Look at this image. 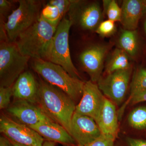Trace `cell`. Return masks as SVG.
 <instances>
[{
    "mask_svg": "<svg viewBox=\"0 0 146 146\" xmlns=\"http://www.w3.org/2000/svg\"><path fill=\"white\" fill-rule=\"evenodd\" d=\"M144 28L145 33H146V21L145 22V23H144Z\"/></svg>",
    "mask_w": 146,
    "mask_h": 146,
    "instance_id": "cell-34",
    "label": "cell"
},
{
    "mask_svg": "<svg viewBox=\"0 0 146 146\" xmlns=\"http://www.w3.org/2000/svg\"><path fill=\"white\" fill-rule=\"evenodd\" d=\"M29 127L35 130L46 141L58 143L65 146L78 145L65 129L53 121L42 122Z\"/></svg>",
    "mask_w": 146,
    "mask_h": 146,
    "instance_id": "cell-14",
    "label": "cell"
},
{
    "mask_svg": "<svg viewBox=\"0 0 146 146\" xmlns=\"http://www.w3.org/2000/svg\"><path fill=\"white\" fill-rule=\"evenodd\" d=\"M125 144L126 146H146V139L127 137Z\"/></svg>",
    "mask_w": 146,
    "mask_h": 146,
    "instance_id": "cell-29",
    "label": "cell"
},
{
    "mask_svg": "<svg viewBox=\"0 0 146 146\" xmlns=\"http://www.w3.org/2000/svg\"><path fill=\"white\" fill-rule=\"evenodd\" d=\"M121 22L124 29L136 30L141 18L146 13V1L124 0Z\"/></svg>",
    "mask_w": 146,
    "mask_h": 146,
    "instance_id": "cell-16",
    "label": "cell"
},
{
    "mask_svg": "<svg viewBox=\"0 0 146 146\" xmlns=\"http://www.w3.org/2000/svg\"><path fill=\"white\" fill-rule=\"evenodd\" d=\"M95 31L102 37L112 36L116 31L115 22L108 19L102 21Z\"/></svg>",
    "mask_w": 146,
    "mask_h": 146,
    "instance_id": "cell-24",
    "label": "cell"
},
{
    "mask_svg": "<svg viewBox=\"0 0 146 146\" xmlns=\"http://www.w3.org/2000/svg\"><path fill=\"white\" fill-rule=\"evenodd\" d=\"M11 142V143L12 144V145H13V146H24L23 145H19V144L16 143H15V142H13V141H12L9 140Z\"/></svg>",
    "mask_w": 146,
    "mask_h": 146,
    "instance_id": "cell-33",
    "label": "cell"
},
{
    "mask_svg": "<svg viewBox=\"0 0 146 146\" xmlns=\"http://www.w3.org/2000/svg\"><path fill=\"white\" fill-rule=\"evenodd\" d=\"M118 116L115 104L106 98L101 112L96 121L102 134L117 138L119 129Z\"/></svg>",
    "mask_w": 146,
    "mask_h": 146,
    "instance_id": "cell-17",
    "label": "cell"
},
{
    "mask_svg": "<svg viewBox=\"0 0 146 146\" xmlns=\"http://www.w3.org/2000/svg\"><path fill=\"white\" fill-rule=\"evenodd\" d=\"M13 96L12 86H0V109H7L10 105L11 98Z\"/></svg>",
    "mask_w": 146,
    "mask_h": 146,
    "instance_id": "cell-25",
    "label": "cell"
},
{
    "mask_svg": "<svg viewBox=\"0 0 146 146\" xmlns=\"http://www.w3.org/2000/svg\"><path fill=\"white\" fill-rule=\"evenodd\" d=\"M36 104L52 121L62 126L71 135V124L76 103L67 94L45 80H39Z\"/></svg>",
    "mask_w": 146,
    "mask_h": 146,
    "instance_id": "cell-1",
    "label": "cell"
},
{
    "mask_svg": "<svg viewBox=\"0 0 146 146\" xmlns=\"http://www.w3.org/2000/svg\"><path fill=\"white\" fill-rule=\"evenodd\" d=\"M116 137L111 135L102 134L96 140L85 146H116Z\"/></svg>",
    "mask_w": 146,
    "mask_h": 146,
    "instance_id": "cell-26",
    "label": "cell"
},
{
    "mask_svg": "<svg viewBox=\"0 0 146 146\" xmlns=\"http://www.w3.org/2000/svg\"><path fill=\"white\" fill-rule=\"evenodd\" d=\"M0 146H13L8 138L5 136L0 137Z\"/></svg>",
    "mask_w": 146,
    "mask_h": 146,
    "instance_id": "cell-31",
    "label": "cell"
},
{
    "mask_svg": "<svg viewBox=\"0 0 146 146\" xmlns=\"http://www.w3.org/2000/svg\"><path fill=\"white\" fill-rule=\"evenodd\" d=\"M108 50L107 46L95 45L84 50L80 55V61L83 70L94 83L98 82L102 76L105 58Z\"/></svg>",
    "mask_w": 146,
    "mask_h": 146,
    "instance_id": "cell-13",
    "label": "cell"
},
{
    "mask_svg": "<svg viewBox=\"0 0 146 146\" xmlns=\"http://www.w3.org/2000/svg\"><path fill=\"white\" fill-rule=\"evenodd\" d=\"M102 134L93 118L75 112L71 124V135L78 145L85 146Z\"/></svg>",
    "mask_w": 146,
    "mask_h": 146,
    "instance_id": "cell-12",
    "label": "cell"
},
{
    "mask_svg": "<svg viewBox=\"0 0 146 146\" xmlns=\"http://www.w3.org/2000/svg\"><path fill=\"white\" fill-rule=\"evenodd\" d=\"M72 23L65 17L56 28L50 42L44 60L60 65L71 76L80 79L79 73L73 64L69 44L70 29Z\"/></svg>",
    "mask_w": 146,
    "mask_h": 146,
    "instance_id": "cell-4",
    "label": "cell"
},
{
    "mask_svg": "<svg viewBox=\"0 0 146 146\" xmlns=\"http://www.w3.org/2000/svg\"><path fill=\"white\" fill-rule=\"evenodd\" d=\"M132 71V67L115 71L101 77L97 82L102 93L115 105H119L124 100Z\"/></svg>",
    "mask_w": 146,
    "mask_h": 146,
    "instance_id": "cell-9",
    "label": "cell"
},
{
    "mask_svg": "<svg viewBox=\"0 0 146 146\" xmlns=\"http://www.w3.org/2000/svg\"><path fill=\"white\" fill-rule=\"evenodd\" d=\"M129 124L134 129L146 130V106H141L133 109L128 118Z\"/></svg>",
    "mask_w": 146,
    "mask_h": 146,
    "instance_id": "cell-21",
    "label": "cell"
},
{
    "mask_svg": "<svg viewBox=\"0 0 146 146\" xmlns=\"http://www.w3.org/2000/svg\"><path fill=\"white\" fill-rule=\"evenodd\" d=\"M33 59V69L45 81L63 91L75 103L81 99L85 82L72 77L60 65L43 59Z\"/></svg>",
    "mask_w": 146,
    "mask_h": 146,
    "instance_id": "cell-3",
    "label": "cell"
},
{
    "mask_svg": "<svg viewBox=\"0 0 146 146\" xmlns=\"http://www.w3.org/2000/svg\"><path fill=\"white\" fill-rule=\"evenodd\" d=\"M18 8L13 10L4 23L9 41L15 43L20 35L36 23L41 16L42 2L19 0Z\"/></svg>",
    "mask_w": 146,
    "mask_h": 146,
    "instance_id": "cell-5",
    "label": "cell"
},
{
    "mask_svg": "<svg viewBox=\"0 0 146 146\" xmlns=\"http://www.w3.org/2000/svg\"><path fill=\"white\" fill-rule=\"evenodd\" d=\"M119 48L131 56L136 55L138 51V42L136 30L122 31L119 40Z\"/></svg>",
    "mask_w": 146,
    "mask_h": 146,
    "instance_id": "cell-19",
    "label": "cell"
},
{
    "mask_svg": "<svg viewBox=\"0 0 146 146\" xmlns=\"http://www.w3.org/2000/svg\"><path fill=\"white\" fill-rule=\"evenodd\" d=\"M13 96L16 100H23L36 104L38 82L32 73L24 72L12 86Z\"/></svg>",
    "mask_w": 146,
    "mask_h": 146,
    "instance_id": "cell-15",
    "label": "cell"
},
{
    "mask_svg": "<svg viewBox=\"0 0 146 146\" xmlns=\"http://www.w3.org/2000/svg\"><path fill=\"white\" fill-rule=\"evenodd\" d=\"M73 1L74 0H51L49 1L48 3L55 6L58 9L60 15L63 18L70 10Z\"/></svg>",
    "mask_w": 146,
    "mask_h": 146,
    "instance_id": "cell-27",
    "label": "cell"
},
{
    "mask_svg": "<svg viewBox=\"0 0 146 146\" xmlns=\"http://www.w3.org/2000/svg\"><path fill=\"white\" fill-rule=\"evenodd\" d=\"M41 16L47 23L56 28L63 19L58 9L48 3L42 9Z\"/></svg>",
    "mask_w": 146,
    "mask_h": 146,
    "instance_id": "cell-22",
    "label": "cell"
},
{
    "mask_svg": "<svg viewBox=\"0 0 146 146\" xmlns=\"http://www.w3.org/2000/svg\"><path fill=\"white\" fill-rule=\"evenodd\" d=\"M0 131L10 141L24 146H42L45 141L34 129L4 114L0 118Z\"/></svg>",
    "mask_w": 146,
    "mask_h": 146,
    "instance_id": "cell-7",
    "label": "cell"
},
{
    "mask_svg": "<svg viewBox=\"0 0 146 146\" xmlns=\"http://www.w3.org/2000/svg\"><path fill=\"white\" fill-rule=\"evenodd\" d=\"M104 13L107 15L108 20L113 22H120L122 10L115 0H104L103 1Z\"/></svg>",
    "mask_w": 146,
    "mask_h": 146,
    "instance_id": "cell-23",
    "label": "cell"
},
{
    "mask_svg": "<svg viewBox=\"0 0 146 146\" xmlns=\"http://www.w3.org/2000/svg\"><path fill=\"white\" fill-rule=\"evenodd\" d=\"M42 146H56V143L50 141H44ZM78 146H82L78 145Z\"/></svg>",
    "mask_w": 146,
    "mask_h": 146,
    "instance_id": "cell-32",
    "label": "cell"
},
{
    "mask_svg": "<svg viewBox=\"0 0 146 146\" xmlns=\"http://www.w3.org/2000/svg\"><path fill=\"white\" fill-rule=\"evenodd\" d=\"M98 84L91 80L84 82L80 101L76 106L75 112L93 118L95 121L101 112L106 99Z\"/></svg>",
    "mask_w": 146,
    "mask_h": 146,
    "instance_id": "cell-10",
    "label": "cell"
},
{
    "mask_svg": "<svg viewBox=\"0 0 146 146\" xmlns=\"http://www.w3.org/2000/svg\"><path fill=\"white\" fill-rule=\"evenodd\" d=\"M142 102H146V90L133 96L129 103L134 104Z\"/></svg>",
    "mask_w": 146,
    "mask_h": 146,
    "instance_id": "cell-30",
    "label": "cell"
},
{
    "mask_svg": "<svg viewBox=\"0 0 146 146\" xmlns=\"http://www.w3.org/2000/svg\"><path fill=\"white\" fill-rule=\"evenodd\" d=\"M30 58L22 54L15 43L1 42L0 86H12L26 68Z\"/></svg>",
    "mask_w": 146,
    "mask_h": 146,
    "instance_id": "cell-6",
    "label": "cell"
},
{
    "mask_svg": "<svg viewBox=\"0 0 146 146\" xmlns=\"http://www.w3.org/2000/svg\"><path fill=\"white\" fill-rule=\"evenodd\" d=\"M56 28L40 16L36 23L20 35L15 43L23 55L44 60Z\"/></svg>",
    "mask_w": 146,
    "mask_h": 146,
    "instance_id": "cell-2",
    "label": "cell"
},
{
    "mask_svg": "<svg viewBox=\"0 0 146 146\" xmlns=\"http://www.w3.org/2000/svg\"><path fill=\"white\" fill-rule=\"evenodd\" d=\"M131 67L128 54L119 48L115 49L112 52L106 64L105 71L107 74Z\"/></svg>",
    "mask_w": 146,
    "mask_h": 146,
    "instance_id": "cell-18",
    "label": "cell"
},
{
    "mask_svg": "<svg viewBox=\"0 0 146 146\" xmlns=\"http://www.w3.org/2000/svg\"><path fill=\"white\" fill-rule=\"evenodd\" d=\"M146 90V69L140 68L134 71L130 84L129 102L136 94Z\"/></svg>",
    "mask_w": 146,
    "mask_h": 146,
    "instance_id": "cell-20",
    "label": "cell"
},
{
    "mask_svg": "<svg viewBox=\"0 0 146 146\" xmlns=\"http://www.w3.org/2000/svg\"><path fill=\"white\" fill-rule=\"evenodd\" d=\"M68 13L72 25L77 24L82 29L91 31H96L103 18L100 6L96 2L74 0Z\"/></svg>",
    "mask_w": 146,
    "mask_h": 146,
    "instance_id": "cell-8",
    "label": "cell"
},
{
    "mask_svg": "<svg viewBox=\"0 0 146 146\" xmlns=\"http://www.w3.org/2000/svg\"><path fill=\"white\" fill-rule=\"evenodd\" d=\"M11 1L7 0H0V16L1 19H3L5 16L11 9Z\"/></svg>",
    "mask_w": 146,
    "mask_h": 146,
    "instance_id": "cell-28",
    "label": "cell"
},
{
    "mask_svg": "<svg viewBox=\"0 0 146 146\" xmlns=\"http://www.w3.org/2000/svg\"><path fill=\"white\" fill-rule=\"evenodd\" d=\"M7 111L13 119L28 127L42 122L52 121L37 104L23 100H16Z\"/></svg>",
    "mask_w": 146,
    "mask_h": 146,
    "instance_id": "cell-11",
    "label": "cell"
}]
</instances>
